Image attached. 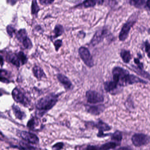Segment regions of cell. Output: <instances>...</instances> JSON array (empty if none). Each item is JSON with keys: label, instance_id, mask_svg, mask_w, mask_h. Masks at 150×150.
Returning a JSON list of instances; mask_svg holds the SVG:
<instances>
[{"label": "cell", "instance_id": "obj_25", "mask_svg": "<svg viewBox=\"0 0 150 150\" xmlns=\"http://www.w3.org/2000/svg\"><path fill=\"white\" fill-rule=\"evenodd\" d=\"M40 8L38 5L37 0H33L31 5V12L33 15H36L39 11Z\"/></svg>", "mask_w": 150, "mask_h": 150}, {"label": "cell", "instance_id": "obj_14", "mask_svg": "<svg viewBox=\"0 0 150 150\" xmlns=\"http://www.w3.org/2000/svg\"><path fill=\"white\" fill-rule=\"evenodd\" d=\"M104 0H84L79 6L85 8H91L95 6L96 4L101 5L104 3Z\"/></svg>", "mask_w": 150, "mask_h": 150}, {"label": "cell", "instance_id": "obj_41", "mask_svg": "<svg viewBox=\"0 0 150 150\" xmlns=\"http://www.w3.org/2000/svg\"><path fill=\"white\" fill-rule=\"evenodd\" d=\"M9 1L10 3L14 4L16 3V0H8V1Z\"/></svg>", "mask_w": 150, "mask_h": 150}, {"label": "cell", "instance_id": "obj_23", "mask_svg": "<svg viewBox=\"0 0 150 150\" xmlns=\"http://www.w3.org/2000/svg\"><path fill=\"white\" fill-rule=\"evenodd\" d=\"M64 31V28L62 25L59 24L57 25L54 27V38H56L61 36L63 34Z\"/></svg>", "mask_w": 150, "mask_h": 150}, {"label": "cell", "instance_id": "obj_27", "mask_svg": "<svg viewBox=\"0 0 150 150\" xmlns=\"http://www.w3.org/2000/svg\"><path fill=\"white\" fill-rule=\"evenodd\" d=\"M21 64L22 65L25 64L27 62V58L26 55L23 52H20L17 54Z\"/></svg>", "mask_w": 150, "mask_h": 150}, {"label": "cell", "instance_id": "obj_18", "mask_svg": "<svg viewBox=\"0 0 150 150\" xmlns=\"http://www.w3.org/2000/svg\"><path fill=\"white\" fill-rule=\"evenodd\" d=\"M133 69L134 71L136 73H137L138 74L142 76L144 78L147 79L150 81V74L144 70L143 69L137 67H135V66H132Z\"/></svg>", "mask_w": 150, "mask_h": 150}, {"label": "cell", "instance_id": "obj_8", "mask_svg": "<svg viewBox=\"0 0 150 150\" xmlns=\"http://www.w3.org/2000/svg\"><path fill=\"white\" fill-rule=\"evenodd\" d=\"M12 95L14 100L18 103L22 104L25 106H27L30 104L28 98L18 88H15L13 90Z\"/></svg>", "mask_w": 150, "mask_h": 150}, {"label": "cell", "instance_id": "obj_21", "mask_svg": "<svg viewBox=\"0 0 150 150\" xmlns=\"http://www.w3.org/2000/svg\"><path fill=\"white\" fill-rule=\"evenodd\" d=\"M8 60L10 62L17 67H20L21 62L18 57L17 55L15 54H9L8 57Z\"/></svg>", "mask_w": 150, "mask_h": 150}, {"label": "cell", "instance_id": "obj_40", "mask_svg": "<svg viewBox=\"0 0 150 150\" xmlns=\"http://www.w3.org/2000/svg\"><path fill=\"white\" fill-rule=\"evenodd\" d=\"M4 64V59L3 58L2 56H1L0 55V65L1 66H2Z\"/></svg>", "mask_w": 150, "mask_h": 150}, {"label": "cell", "instance_id": "obj_26", "mask_svg": "<svg viewBox=\"0 0 150 150\" xmlns=\"http://www.w3.org/2000/svg\"><path fill=\"white\" fill-rule=\"evenodd\" d=\"M24 47L25 49H30L32 47L33 44L30 39L27 37L22 42Z\"/></svg>", "mask_w": 150, "mask_h": 150}, {"label": "cell", "instance_id": "obj_30", "mask_svg": "<svg viewBox=\"0 0 150 150\" xmlns=\"http://www.w3.org/2000/svg\"><path fill=\"white\" fill-rule=\"evenodd\" d=\"M37 120L35 118H32L31 120L29 121L27 123V127L30 129H34L35 127L37 125Z\"/></svg>", "mask_w": 150, "mask_h": 150}, {"label": "cell", "instance_id": "obj_36", "mask_svg": "<svg viewBox=\"0 0 150 150\" xmlns=\"http://www.w3.org/2000/svg\"><path fill=\"white\" fill-rule=\"evenodd\" d=\"M134 62L137 65V67L140 68L144 69V66L142 63L140 62V60L138 59H134Z\"/></svg>", "mask_w": 150, "mask_h": 150}, {"label": "cell", "instance_id": "obj_5", "mask_svg": "<svg viewBox=\"0 0 150 150\" xmlns=\"http://www.w3.org/2000/svg\"><path fill=\"white\" fill-rule=\"evenodd\" d=\"M78 52L80 58L87 67L89 68L93 67V59L88 48L84 47H81L79 49Z\"/></svg>", "mask_w": 150, "mask_h": 150}, {"label": "cell", "instance_id": "obj_3", "mask_svg": "<svg viewBox=\"0 0 150 150\" xmlns=\"http://www.w3.org/2000/svg\"><path fill=\"white\" fill-rule=\"evenodd\" d=\"M129 74L127 70L123 68L115 67L112 70V80L120 87L127 86L128 79Z\"/></svg>", "mask_w": 150, "mask_h": 150}, {"label": "cell", "instance_id": "obj_39", "mask_svg": "<svg viewBox=\"0 0 150 150\" xmlns=\"http://www.w3.org/2000/svg\"><path fill=\"white\" fill-rule=\"evenodd\" d=\"M145 9L150 11V0H147L145 4Z\"/></svg>", "mask_w": 150, "mask_h": 150}, {"label": "cell", "instance_id": "obj_32", "mask_svg": "<svg viewBox=\"0 0 150 150\" xmlns=\"http://www.w3.org/2000/svg\"><path fill=\"white\" fill-rule=\"evenodd\" d=\"M7 31L10 36L12 37L13 34L15 33V31H16V30L12 25H9L7 27Z\"/></svg>", "mask_w": 150, "mask_h": 150}, {"label": "cell", "instance_id": "obj_37", "mask_svg": "<svg viewBox=\"0 0 150 150\" xmlns=\"http://www.w3.org/2000/svg\"><path fill=\"white\" fill-rule=\"evenodd\" d=\"M86 150H100V148L98 147L97 146H94V145H88Z\"/></svg>", "mask_w": 150, "mask_h": 150}, {"label": "cell", "instance_id": "obj_28", "mask_svg": "<svg viewBox=\"0 0 150 150\" xmlns=\"http://www.w3.org/2000/svg\"><path fill=\"white\" fill-rule=\"evenodd\" d=\"M20 147L22 148V149L25 150H37V149L34 148V147L31 146L30 144L24 142H20L19 143Z\"/></svg>", "mask_w": 150, "mask_h": 150}, {"label": "cell", "instance_id": "obj_34", "mask_svg": "<svg viewBox=\"0 0 150 150\" xmlns=\"http://www.w3.org/2000/svg\"><path fill=\"white\" fill-rule=\"evenodd\" d=\"M145 48L147 55L150 59V42L148 40H146L145 42Z\"/></svg>", "mask_w": 150, "mask_h": 150}, {"label": "cell", "instance_id": "obj_16", "mask_svg": "<svg viewBox=\"0 0 150 150\" xmlns=\"http://www.w3.org/2000/svg\"><path fill=\"white\" fill-rule=\"evenodd\" d=\"M33 72L35 77L38 79H40L46 77L43 69L38 66H36L33 67Z\"/></svg>", "mask_w": 150, "mask_h": 150}, {"label": "cell", "instance_id": "obj_22", "mask_svg": "<svg viewBox=\"0 0 150 150\" xmlns=\"http://www.w3.org/2000/svg\"><path fill=\"white\" fill-rule=\"evenodd\" d=\"M122 132L119 130H116L111 136V140L120 144L122 141Z\"/></svg>", "mask_w": 150, "mask_h": 150}, {"label": "cell", "instance_id": "obj_17", "mask_svg": "<svg viewBox=\"0 0 150 150\" xmlns=\"http://www.w3.org/2000/svg\"><path fill=\"white\" fill-rule=\"evenodd\" d=\"M120 55L123 62L125 63H128L131 59V55L130 51L123 49L121 51Z\"/></svg>", "mask_w": 150, "mask_h": 150}, {"label": "cell", "instance_id": "obj_9", "mask_svg": "<svg viewBox=\"0 0 150 150\" xmlns=\"http://www.w3.org/2000/svg\"><path fill=\"white\" fill-rule=\"evenodd\" d=\"M97 128L98 129L99 131L97 136L98 137H105L109 135V134H105V131H109L111 130V127L108 124L101 120H99L95 125Z\"/></svg>", "mask_w": 150, "mask_h": 150}, {"label": "cell", "instance_id": "obj_42", "mask_svg": "<svg viewBox=\"0 0 150 150\" xmlns=\"http://www.w3.org/2000/svg\"><path fill=\"white\" fill-rule=\"evenodd\" d=\"M1 93H0V96H1Z\"/></svg>", "mask_w": 150, "mask_h": 150}, {"label": "cell", "instance_id": "obj_6", "mask_svg": "<svg viewBox=\"0 0 150 150\" xmlns=\"http://www.w3.org/2000/svg\"><path fill=\"white\" fill-rule=\"evenodd\" d=\"M87 102L91 104H98L104 101V96L98 92L93 90H88L86 93Z\"/></svg>", "mask_w": 150, "mask_h": 150}, {"label": "cell", "instance_id": "obj_12", "mask_svg": "<svg viewBox=\"0 0 150 150\" xmlns=\"http://www.w3.org/2000/svg\"><path fill=\"white\" fill-rule=\"evenodd\" d=\"M57 79L59 82L67 90H70L73 89L74 86L69 79L62 74H58L57 75Z\"/></svg>", "mask_w": 150, "mask_h": 150}, {"label": "cell", "instance_id": "obj_35", "mask_svg": "<svg viewBox=\"0 0 150 150\" xmlns=\"http://www.w3.org/2000/svg\"><path fill=\"white\" fill-rule=\"evenodd\" d=\"M40 2L43 5H48L52 4L54 0H39Z\"/></svg>", "mask_w": 150, "mask_h": 150}, {"label": "cell", "instance_id": "obj_33", "mask_svg": "<svg viewBox=\"0 0 150 150\" xmlns=\"http://www.w3.org/2000/svg\"><path fill=\"white\" fill-rule=\"evenodd\" d=\"M64 147V144L62 142H59L55 144L52 147L53 150H61L63 149Z\"/></svg>", "mask_w": 150, "mask_h": 150}, {"label": "cell", "instance_id": "obj_4", "mask_svg": "<svg viewBox=\"0 0 150 150\" xmlns=\"http://www.w3.org/2000/svg\"><path fill=\"white\" fill-rule=\"evenodd\" d=\"M131 142L134 147L140 148L146 146L150 142V136L144 133H136L131 137Z\"/></svg>", "mask_w": 150, "mask_h": 150}, {"label": "cell", "instance_id": "obj_11", "mask_svg": "<svg viewBox=\"0 0 150 150\" xmlns=\"http://www.w3.org/2000/svg\"><path fill=\"white\" fill-rule=\"evenodd\" d=\"M21 136L23 139L30 143L37 144L39 142L38 137L33 133L27 131H22L21 133Z\"/></svg>", "mask_w": 150, "mask_h": 150}, {"label": "cell", "instance_id": "obj_10", "mask_svg": "<svg viewBox=\"0 0 150 150\" xmlns=\"http://www.w3.org/2000/svg\"><path fill=\"white\" fill-rule=\"evenodd\" d=\"M85 107L86 110L87 112L94 115H99L105 109V106L103 105H86Z\"/></svg>", "mask_w": 150, "mask_h": 150}, {"label": "cell", "instance_id": "obj_38", "mask_svg": "<svg viewBox=\"0 0 150 150\" xmlns=\"http://www.w3.org/2000/svg\"><path fill=\"white\" fill-rule=\"evenodd\" d=\"M115 150H133V149L129 146H123L120 147Z\"/></svg>", "mask_w": 150, "mask_h": 150}, {"label": "cell", "instance_id": "obj_13", "mask_svg": "<svg viewBox=\"0 0 150 150\" xmlns=\"http://www.w3.org/2000/svg\"><path fill=\"white\" fill-rule=\"evenodd\" d=\"M104 89L106 92L113 93L120 88V86L112 80L106 81L104 83Z\"/></svg>", "mask_w": 150, "mask_h": 150}, {"label": "cell", "instance_id": "obj_29", "mask_svg": "<svg viewBox=\"0 0 150 150\" xmlns=\"http://www.w3.org/2000/svg\"><path fill=\"white\" fill-rule=\"evenodd\" d=\"M6 74V71L0 69V81L4 83H9V80L5 77Z\"/></svg>", "mask_w": 150, "mask_h": 150}, {"label": "cell", "instance_id": "obj_20", "mask_svg": "<svg viewBox=\"0 0 150 150\" xmlns=\"http://www.w3.org/2000/svg\"><path fill=\"white\" fill-rule=\"evenodd\" d=\"M12 109H13L15 116L17 119H19V120H23L24 118H25V114L21 111V109L18 106L14 105L12 106Z\"/></svg>", "mask_w": 150, "mask_h": 150}, {"label": "cell", "instance_id": "obj_31", "mask_svg": "<svg viewBox=\"0 0 150 150\" xmlns=\"http://www.w3.org/2000/svg\"><path fill=\"white\" fill-rule=\"evenodd\" d=\"M62 45V40H57L54 41V45L56 52H58L59 51V48L61 47Z\"/></svg>", "mask_w": 150, "mask_h": 150}, {"label": "cell", "instance_id": "obj_15", "mask_svg": "<svg viewBox=\"0 0 150 150\" xmlns=\"http://www.w3.org/2000/svg\"><path fill=\"white\" fill-rule=\"evenodd\" d=\"M128 3L138 9L145 8V4L147 0H127Z\"/></svg>", "mask_w": 150, "mask_h": 150}, {"label": "cell", "instance_id": "obj_2", "mask_svg": "<svg viewBox=\"0 0 150 150\" xmlns=\"http://www.w3.org/2000/svg\"><path fill=\"white\" fill-rule=\"evenodd\" d=\"M139 14L140 12L138 11L133 13L123 24L119 34V40L120 41H125L127 38L129 32L138 20Z\"/></svg>", "mask_w": 150, "mask_h": 150}, {"label": "cell", "instance_id": "obj_7", "mask_svg": "<svg viewBox=\"0 0 150 150\" xmlns=\"http://www.w3.org/2000/svg\"><path fill=\"white\" fill-rule=\"evenodd\" d=\"M108 34L107 29L105 28H102L98 30L94 36L93 37L91 40L90 45L92 46H95L102 42L104 39L107 37Z\"/></svg>", "mask_w": 150, "mask_h": 150}, {"label": "cell", "instance_id": "obj_1", "mask_svg": "<svg viewBox=\"0 0 150 150\" xmlns=\"http://www.w3.org/2000/svg\"><path fill=\"white\" fill-rule=\"evenodd\" d=\"M59 98V94L52 93L40 99L36 105L38 110L37 115L39 117H42L52 109L57 104Z\"/></svg>", "mask_w": 150, "mask_h": 150}, {"label": "cell", "instance_id": "obj_24", "mask_svg": "<svg viewBox=\"0 0 150 150\" xmlns=\"http://www.w3.org/2000/svg\"><path fill=\"white\" fill-rule=\"evenodd\" d=\"M27 37V33L25 29H21L19 30L17 34V38L20 42H23L24 40Z\"/></svg>", "mask_w": 150, "mask_h": 150}, {"label": "cell", "instance_id": "obj_19", "mask_svg": "<svg viewBox=\"0 0 150 150\" xmlns=\"http://www.w3.org/2000/svg\"><path fill=\"white\" fill-rule=\"evenodd\" d=\"M120 145V144L116 142H108L101 145L100 150H109L115 149L116 147Z\"/></svg>", "mask_w": 150, "mask_h": 150}]
</instances>
